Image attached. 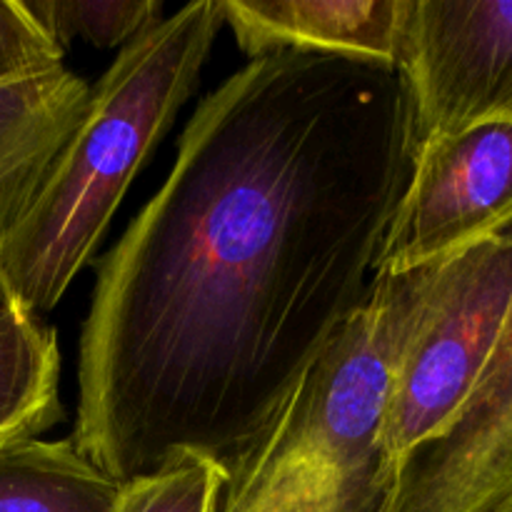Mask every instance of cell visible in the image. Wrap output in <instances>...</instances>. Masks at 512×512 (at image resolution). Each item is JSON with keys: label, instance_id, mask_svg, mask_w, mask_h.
<instances>
[{"label": "cell", "instance_id": "9", "mask_svg": "<svg viewBox=\"0 0 512 512\" xmlns=\"http://www.w3.org/2000/svg\"><path fill=\"white\" fill-rule=\"evenodd\" d=\"M88 100L90 85L63 63L0 83V238L35 198Z\"/></svg>", "mask_w": 512, "mask_h": 512}, {"label": "cell", "instance_id": "12", "mask_svg": "<svg viewBox=\"0 0 512 512\" xmlns=\"http://www.w3.org/2000/svg\"><path fill=\"white\" fill-rule=\"evenodd\" d=\"M40 30L65 53L70 40L95 48L130 45L163 20L160 0H20Z\"/></svg>", "mask_w": 512, "mask_h": 512}, {"label": "cell", "instance_id": "16", "mask_svg": "<svg viewBox=\"0 0 512 512\" xmlns=\"http://www.w3.org/2000/svg\"><path fill=\"white\" fill-rule=\"evenodd\" d=\"M500 512H512V508H505V510H500Z\"/></svg>", "mask_w": 512, "mask_h": 512}, {"label": "cell", "instance_id": "5", "mask_svg": "<svg viewBox=\"0 0 512 512\" xmlns=\"http://www.w3.org/2000/svg\"><path fill=\"white\" fill-rule=\"evenodd\" d=\"M398 73L415 148L512 123V0H405Z\"/></svg>", "mask_w": 512, "mask_h": 512}, {"label": "cell", "instance_id": "15", "mask_svg": "<svg viewBox=\"0 0 512 512\" xmlns=\"http://www.w3.org/2000/svg\"><path fill=\"white\" fill-rule=\"evenodd\" d=\"M15 310H23V308L15 303V298L10 295L8 285H5L3 275H0V318H3V315H8V313H15Z\"/></svg>", "mask_w": 512, "mask_h": 512}, {"label": "cell", "instance_id": "7", "mask_svg": "<svg viewBox=\"0 0 512 512\" xmlns=\"http://www.w3.org/2000/svg\"><path fill=\"white\" fill-rule=\"evenodd\" d=\"M512 508V303L493 353L443 433L403 460L380 512Z\"/></svg>", "mask_w": 512, "mask_h": 512}, {"label": "cell", "instance_id": "13", "mask_svg": "<svg viewBox=\"0 0 512 512\" xmlns=\"http://www.w3.org/2000/svg\"><path fill=\"white\" fill-rule=\"evenodd\" d=\"M223 483L220 465L185 455L125 483L115 512H215Z\"/></svg>", "mask_w": 512, "mask_h": 512}, {"label": "cell", "instance_id": "3", "mask_svg": "<svg viewBox=\"0 0 512 512\" xmlns=\"http://www.w3.org/2000/svg\"><path fill=\"white\" fill-rule=\"evenodd\" d=\"M438 265L375 275L258 443L225 475L215 512H380L393 485L383 428L400 355Z\"/></svg>", "mask_w": 512, "mask_h": 512}, {"label": "cell", "instance_id": "1", "mask_svg": "<svg viewBox=\"0 0 512 512\" xmlns=\"http://www.w3.org/2000/svg\"><path fill=\"white\" fill-rule=\"evenodd\" d=\"M413 158L390 65L273 50L205 95L98 268L75 448L118 483L228 475L368 298Z\"/></svg>", "mask_w": 512, "mask_h": 512}, {"label": "cell", "instance_id": "14", "mask_svg": "<svg viewBox=\"0 0 512 512\" xmlns=\"http://www.w3.org/2000/svg\"><path fill=\"white\" fill-rule=\"evenodd\" d=\"M63 63V50L35 25L20 0H0V83Z\"/></svg>", "mask_w": 512, "mask_h": 512}, {"label": "cell", "instance_id": "2", "mask_svg": "<svg viewBox=\"0 0 512 512\" xmlns=\"http://www.w3.org/2000/svg\"><path fill=\"white\" fill-rule=\"evenodd\" d=\"M220 25V0L183 5L125 45L90 88L83 120L0 238V275L25 313L53 310L93 260L133 178L193 95Z\"/></svg>", "mask_w": 512, "mask_h": 512}, {"label": "cell", "instance_id": "11", "mask_svg": "<svg viewBox=\"0 0 512 512\" xmlns=\"http://www.w3.org/2000/svg\"><path fill=\"white\" fill-rule=\"evenodd\" d=\"M53 328L25 310L0 318V448L35 440L63 418Z\"/></svg>", "mask_w": 512, "mask_h": 512}, {"label": "cell", "instance_id": "6", "mask_svg": "<svg viewBox=\"0 0 512 512\" xmlns=\"http://www.w3.org/2000/svg\"><path fill=\"white\" fill-rule=\"evenodd\" d=\"M512 230V123H483L415 148L375 275L443 263Z\"/></svg>", "mask_w": 512, "mask_h": 512}, {"label": "cell", "instance_id": "8", "mask_svg": "<svg viewBox=\"0 0 512 512\" xmlns=\"http://www.w3.org/2000/svg\"><path fill=\"white\" fill-rule=\"evenodd\" d=\"M220 15L250 58L300 50L398 68L405 0H220Z\"/></svg>", "mask_w": 512, "mask_h": 512}, {"label": "cell", "instance_id": "10", "mask_svg": "<svg viewBox=\"0 0 512 512\" xmlns=\"http://www.w3.org/2000/svg\"><path fill=\"white\" fill-rule=\"evenodd\" d=\"M123 488L73 440L35 438L0 448V512H115Z\"/></svg>", "mask_w": 512, "mask_h": 512}, {"label": "cell", "instance_id": "4", "mask_svg": "<svg viewBox=\"0 0 512 512\" xmlns=\"http://www.w3.org/2000/svg\"><path fill=\"white\" fill-rule=\"evenodd\" d=\"M512 303V230L438 265L400 355L383 428L390 470L443 433L483 373Z\"/></svg>", "mask_w": 512, "mask_h": 512}]
</instances>
